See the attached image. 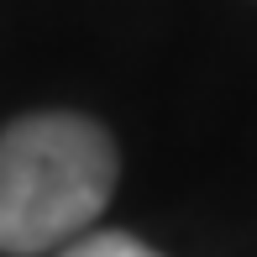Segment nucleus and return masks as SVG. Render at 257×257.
I'll return each instance as SVG.
<instances>
[{
    "mask_svg": "<svg viewBox=\"0 0 257 257\" xmlns=\"http://www.w3.org/2000/svg\"><path fill=\"white\" fill-rule=\"evenodd\" d=\"M115 189V142L95 121L42 110L0 132V252L32 257L100 220Z\"/></svg>",
    "mask_w": 257,
    "mask_h": 257,
    "instance_id": "nucleus-1",
    "label": "nucleus"
},
{
    "mask_svg": "<svg viewBox=\"0 0 257 257\" xmlns=\"http://www.w3.org/2000/svg\"><path fill=\"white\" fill-rule=\"evenodd\" d=\"M58 257H158V252H153V247H142L137 236H126V231H100V236L74 241V247L58 252Z\"/></svg>",
    "mask_w": 257,
    "mask_h": 257,
    "instance_id": "nucleus-2",
    "label": "nucleus"
}]
</instances>
